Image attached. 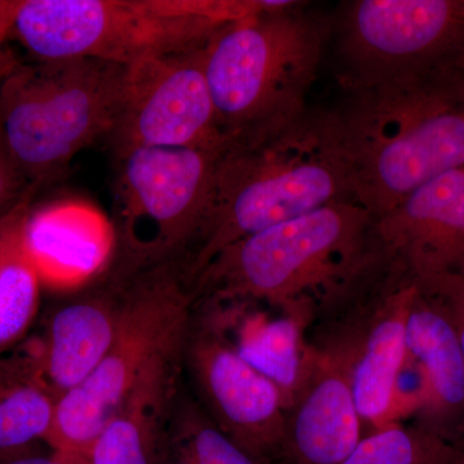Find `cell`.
I'll use <instances>...</instances> for the list:
<instances>
[{
	"mask_svg": "<svg viewBox=\"0 0 464 464\" xmlns=\"http://www.w3.org/2000/svg\"><path fill=\"white\" fill-rule=\"evenodd\" d=\"M417 279L409 280L391 299L389 306L362 344L350 374L351 391L362 422L384 429L395 400L396 383L408 351L406 316L417 292Z\"/></svg>",
	"mask_w": 464,
	"mask_h": 464,
	"instance_id": "cell-17",
	"label": "cell"
},
{
	"mask_svg": "<svg viewBox=\"0 0 464 464\" xmlns=\"http://www.w3.org/2000/svg\"><path fill=\"white\" fill-rule=\"evenodd\" d=\"M169 441L194 464H261L222 432L197 400L181 392L170 418Z\"/></svg>",
	"mask_w": 464,
	"mask_h": 464,
	"instance_id": "cell-23",
	"label": "cell"
},
{
	"mask_svg": "<svg viewBox=\"0 0 464 464\" xmlns=\"http://www.w3.org/2000/svg\"><path fill=\"white\" fill-rule=\"evenodd\" d=\"M25 244L42 284L65 288L99 273L114 246V234L102 216L78 203L30 209Z\"/></svg>",
	"mask_w": 464,
	"mask_h": 464,
	"instance_id": "cell-15",
	"label": "cell"
},
{
	"mask_svg": "<svg viewBox=\"0 0 464 464\" xmlns=\"http://www.w3.org/2000/svg\"><path fill=\"white\" fill-rule=\"evenodd\" d=\"M460 447H464V440L462 441V444H460Z\"/></svg>",
	"mask_w": 464,
	"mask_h": 464,
	"instance_id": "cell-34",
	"label": "cell"
},
{
	"mask_svg": "<svg viewBox=\"0 0 464 464\" xmlns=\"http://www.w3.org/2000/svg\"><path fill=\"white\" fill-rule=\"evenodd\" d=\"M18 63V60L12 51H9L8 48L0 47V83H2L5 76L14 69Z\"/></svg>",
	"mask_w": 464,
	"mask_h": 464,
	"instance_id": "cell-28",
	"label": "cell"
},
{
	"mask_svg": "<svg viewBox=\"0 0 464 464\" xmlns=\"http://www.w3.org/2000/svg\"><path fill=\"white\" fill-rule=\"evenodd\" d=\"M456 274H460V275H463V276H464V267L462 268V270L459 271V273H456Z\"/></svg>",
	"mask_w": 464,
	"mask_h": 464,
	"instance_id": "cell-32",
	"label": "cell"
},
{
	"mask_svg": "<svg viewBox=\"0 0 464 464\" xmlns=\"http://www.w3.org/2000/svg\"><path fill=\"white\" fill-rule=\"evenodd\" d=\"M124 302V280L70 302L52 315L34 346L43 377L57 400L74 390L101 364L114 343Z\"/></svg>",
	"mask_w": 464,
	"mask_h": 464,
	"instance_id": "cell-14",
	"label": "cell"
},
{
	"mask_svg": "<svg viewBox=\"0 0 464 464\" xmlns=\"http://www.w3.org/2000/svg\"><path fill=\"white\" fill-rule=\"evenodd\" d=\"M74 456V453H65V451L52 450L50 454H42L35 450L23 456L0 460V464H72Z\"/></svg>",
	"mask_w": 464,
	"mask_h": 464,
	"instance_id": "cell-26",
	"label": "cell"
},
{
	"mask_svg": "<svg viewBox=\"0 0 464 464\" xmlns=\"http://www.w3.org/2000/svg\"><path fill=\"white\" fill-rule=\"evenodd\" d=\"M460 450L429 427L391 424L362 438L342 464H451Z\"/></svg>",
	"mask_w": 464,
	"mask_h": 464,
	"instance_id": "cell-22",
	"label": "cell"
},
{
	"mask_svg": "<svg viewBox=\"0 0 464 464\" xmlns=\"http://www.w3.org/2000/svg\"><path fill=\"white\" fill-rule=\"evenodd\" d=\"M225 148H137L115 155L119 274L181 262L206 216Z\"/></svg>",
	"mask_w": 464,
	"mask_h": 464,
	"instance_id": "cell-8",
	"label": "cell"
},
{
	"mask_svg": "<svg viewBox=\"0 0 464 464\" xmlns=\"http://www.w3.org/2000/svg\"><path fill=\"white\" fill-rule=\"evenodd\" d=\"M30 190L34 188L27 186L25 179L9 157L0 127V212L14 207Z\"/></svg>",
	"mask_w": 464,
	"mask_h": 464,
	"instance_id": "cell-25",
	"label": "cell"
},
{
	"mask_svg": "<svg viewBox=\"0 0 464 464\" xmlns=\"http://www.w3.org/2000/svg\"><path fill=\"white\" fill-rule=\"evenodd\" d=\"M331 109L357 203L381 218L464 167V72L448 67L343 92Z\"/></svg>",
	"mask_w": 464,
	"mask_h": 464,
	"instance_id": "cell-2",
	"label": "cell"
},
{
	"mask_svg": "<svg viewBox=\"0 0 464 464\" xmlns=\"http://www.w3.org/2000/svg\"><path fill=\"white\" fill-rule=\"evenodd\" d=\"M163 464H194L188 459L185 454L181 453L172 442L169 441V435H168V445L166 454H164Z\"/></svg>",
	"mask_w": 464,
	"mask_h": 464,
	"instance_id": "cell-29",
	"label": "cell"
},
{
	"mask_svg": "<svg viewBox=\"0 0 464 464\" xmlns=\"http://www.w3.org/2000/svg\"><path fill=\"white\" fill-rule=\"evenodd\" d=\"M384 243L417 280L464 267V167L436 177L378 218Z\"/></svg>",
	"mask_w": 464,
	"mask_h": 464,
	"instance_id": "cell-12",
	"label": "cell"
},
{
	"mask_svg": "<svg viewBox=\"0 0 464 464\" xmlns=\"http://www.w3.org/2000/svg\"><path fill=\"white\" fill-rule=\"evenodd\" d=\"M451 464H464V447H462V450H460V453L458 454V457Z\"/></svg>",
	"mask_w": 464,
	"mask_h": 464,
	"instance_id": "cell-31",
	"label": "cell"
},
{
	"mask_svg": "<svg viewBox=\"0 0 464 464\" xmlns=\"http://www.w3.org/2000/svg\"><path fill=\"white\" fill-rule=\"evenodd\" d=\"M337 81L365 90L464 63V2L353 0L332 20Z\"/></svg>",
	"mask_w": 464,
	"mask_h": 464,
	"instance_id": "cell-9",
	"label": "cell"
},
{
	"mask_svg": "<svg viewBox=\"0 0 464 464\" xmlns=\"http://www.w3.org/2000/svg\"><path fill=\"white\" fill-rule=\"evenodd\" d=\"M331 33V17L302 3L264 0L208 41L204 72L228 139L279 127L310 108Z\"/></svg>",
	"mask_w": 464,
	"mask_h": 464,
	"instance_id": "cell-4",
	"label": "cell"
},
{
	"mask_svg": "<svg viewBox=\"0 0 464 464\" xmlns=\"http://www.w3.org/2000/svg\"><path fill=\"white\" fill-rule=\"evenodd\" d=\"M308 316L310 311L299 310L273 319L250 317L241 324L237 340L226 337L241 359L279 389L285 409L304 381L310 359L304 342Z\"/></svg>",
	"mask_w": 464,
	"mask_h": 464,
	"instance_id": "cell-21",
	"label": "cell"
},
{
	"mask_svg": "<svg viewBox=\"0 0 464 464\" xmlns=\"http://www.w3.org/2000/svg\"><path fill=\"white\" fill-rule=\"evenodd\" d=\"M226 136L204 72L203 47L124 66L109 143L137 148L221 149Z\"/></svg>",
	"mask_w": 464,
	"mask_h": 464,
	"instance_id": "cell-10",
	"label": "cell"
},
{
	"mask_svg": "<svg viewBox=\"0 0 464 464\" xmlns=\"http://www.w3.org/2000/svg\"><path fill=\"white\" fill-rule=\"evenodd\" d=\"M192 316L183 351L198 404L209 420L261 464H277L285 431L279 389L237 355L212 317Z\"/></svg>",
	"mask_w": 464,
	"mask_h": 464,
	"instance_id": "cell-11",
	"label": "cell"
},
{
	"mask_svg": "<svg viewBox=\"0 0 464 464\" xmlns=\"http://www.w3.org/2000/svg\"><path fill=\"white\" fill-rule=\"evenodd\" d=\"M424 295L447 317L457 332L464 353V276L448 273L427 280H417Z\"/></svg>",
	"mask_w": 464,
	"mask_h": 464,
	"instance_id": "cell-24",
	"label": "cell"
},
{
	"mask_svg": "<svg viewBox=\"0 0 464 464\" xmlns=\"http://www.w3.org/2000/svg\"><path fill=\"white\" fill-rule=\"evenodd\" d=\"M418 283V282H417ZM408 355L420 362L440 413L464 417V353L457 332L417 286L405 325Z\"/></svg>",
	"mask_w": 464,
	"mask_h": 464,
	"instance_id": "cell-19",
	"label": "cell"
},
{
	"mask_svg": "<svg viewBox=\"0 0 464 464\" xmlns=\"http://www.w3.org/2000/svg\"><path fill=\"white\" fill-rule=\"evenodd\" d=\"M72 464H90V463H88V459L84 456H79V454H75L74 459H72Z\"/></svg>",
	"mask_w": 464,
	"mask_h": 464,
	"instance_id": "cell-30",
	"label": "cell"
},
{
	"mask_svg": "<svg viewBox=\"0 0 464 464\" xmlns=\"http://www.w3.org/2000/svg\"><path fill=\"white\" fill-rule=\"evenodd\" d=\"M183 362L141 384L101 431L85 457L90 464H163Z\"/></svg>",
	"mask_w": 464,
	"mask_h": 464,
	"instance_id": "cell-16",
	"label": "cell"
},
{
	"mask_svg": "<svg viewBox=\"0 0 464 464\" xmlns=\"http://www.w3.org/2000/svg\"><path fill=\"white\" fill-rule=\"evenodd\" d=\"M35 192H27L0 217V355L25 338L41 304V276L25 244Z\"/></svg>",
	"mask_w": 464,
	"mask_h": 464,
	"instance_id": "cell-20",
	"label": "cell"
},
{
	"mask_svg": "<svg viewBox=\"0 0 464 464\" xmlns=\"http://www.w3.org/2000/svg\"><path fill=\"white\" fill-rule=\"evenodd\" d=\"M386 246L378 218L340 201L221 250L192 284L197 304H264L277 313L328 297Z\"/></svg>",
	"mask_w": 464,
	"mask_h": 464,
	"instance_id": "cell-3",
	"label": "cell"
},
{
	"mask_svg": "<svg viewBox=\"0 0 464 464\" xmlns=\"http://www.w3.org/2000/svg\"><path fill=\"white\" fill-rule=\"evenodd\" d=\"M463 70H464V66H463Z\"/></svg>",
	"mask_w": 464,
	"mask_h": 464,
	"instance_id": "cell-35",
	"label": "cell"
},
{
	"mask_svg": "<svg viewBox=\"0 0 464 464\" xmlns=\"http://www.w3.org/2000/svg\"><path fill=\"white\" fill-rule=\"evenodd\" d=\"M21 0H0V47L14 32Z\"/></svg>",
	"mask_w": 464,
	"mask_h": 464,
	"instance_id": "cell-27",
	"label": "cell"
},
{
	"mask_svg": "<svg viewBox=\"0 0 464 464\" xmlns=\"http://www.w3.org/2000/svg\"><path fill=\"white\" fill-rule=\"evenodd\" d=\"M124 280L118 334L108 355L74 390L57 400L45 444L87 457L103 427L141 384L183 362L194 316V295L172 266L151 268Z\"/></svg>",
	"mask_w": 464,
	"mask_h": 464,
	"instance_id": "cell-7",
	"label": "cell"
},
{
	"mask_svg": "<svg viewBox=\"0 0 464 464\" xmlns=\"http://www.w3.org/2000/svg\"><path fill=\"white\" fill-rule=\"evenodd\" d=\"M362 423L350 372L310 350L304 381L285 409L277 464H342L362 441Z\"/></svg>",
	"mask_w": 464,
	"mask_h": 464,
	"instance_id": "cell-13",
	"label": "cell"
},
{
	"mask_svg": "<svg viewBox=\"0 0 464 464\" xmlns=\"http://www.w3.org/2000/svg\"><path fill=\"white\" fill-rule=\"evenodd\" d=\"M340 201H356L331 109L308 108L288 123L231 140L217 163L207 213L176 266L192 284L221 250Z\"/></svg>",
	"mask_w": 464,
	"mask_h": 464,
	"instance_id": "cell-1",
	"label": "cell"
},
{
	"mask_svg": "<svg viewBox=\"0 0 464 464\" xmlns=\"http://www.w3.org/2000/svg\"><path fill=\"white\" fill-rule=\"evenodd\" d=\"M56 404L34 347L0 355V460L32 453L45 442Z\"/></svg>",
	"mask_w": 464,
	"mask_h": 464,
	"instance_id": "cell-18",
	"label": "cell"
},
{
	"mask_svg": "<svg viewBox=\"0 0 464 464\" xmlns=\"http://www.w3.org/2000/svg\"><path fill=\"white\" fill-rule=\"evenodd\" d=\"M7 210H8V209H7ZM7 210H2V212H0V217H2V216H3V213L7 212Z\"/></svg>",
	"mask_w": 464,
	"mask_h": 464,
	"instance_id": "cell-33",
	"label": "cell"
},
{
	"mask_svg": "<svg viewBox=\"0 0 464 464\" xmlns=\"http://www.w3.org/2000/svg\"><path fill=\"white\" fill-rule=\"evenodd\" d=\"M124 66L94 60L21 63L0 83V127L9 157L38 190L57 181L79 152L109 141Z\"/></svg>",
	"mask_w": 464,
	"mask_h": 464,
	"instance_id": "cell-6",
	"label": "cell"
},
{
	"mask_svg": "<svg viewBox=\"0 0 464 464\" xmlns=\"http://www.w3.org/2000/svg\"><path fill=\"white\" fill-rule=\"evenodd\" d=\"M259 2L21 0L12 35L36 61L94 58L128 66L204 47Z\"/></svg>",
	"mask_w": 464,
	"mask_h": 464,
	"instance_id": "cell-5",
	"label": "cell"
}]
</instances>
